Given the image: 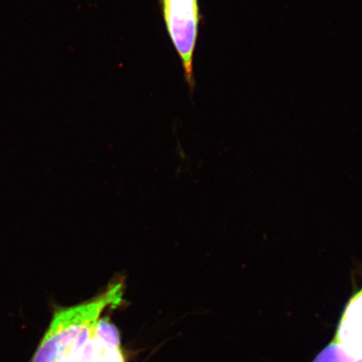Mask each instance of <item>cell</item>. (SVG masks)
Segmentation results:
<instances>
[{
  "label": "cell",
  "mask_w": 362,
  "mask_h": 362,
  "mask_svg": "<svg viewBox=\"0 0 362 362\" xmlns=\"http://www.w3.org/2000/svg\"><path fill=\"white\" fill-rule=\"evenodd\" d=\"M124 289L123 281H115L92 300L56 310L31 362H71L79 348L81 332L98 322L107 307L119 306Z\"/></svg>",
  "instance_id": "1"
},
{
  "label": "cell",
  "mask_w": 362,
  "mask_h": 362,
  "mask_svg": "<svg viewBox=\"0 0 362 362\" xmlns=\"http://www.w3.org/2000/svg\"><path fill=\"white\" fill-rule=\"evenodd\" d=\"M167 31L180 57L185 81L194 88L193 61L202 20L198 0H160Z\"/></svg>",
  "instance_id": "2"
},
{
  "label": "cell",
  "mask_w": 362,
  "mask_h": 362,
  "mask_svg": "<svg viewBox=\"0 0 362 362\" xmlns=\"http://www.w3.org/2000/svg\"><path fill=\"white\" fill-rule=\"evenodd\" d=\"M333 341L362 362V288L348 301Z\"/></svg>",
  "instance_id": "3"
},
{
  "label": "cell",
  "mask_w": 362,
  "mask_h": 362,
  "mask_svg": "<svg viewBox=\"0 0 362 362\" xmlns=\"http://www.w3.org/2000/svg\"><path fill=\"white\" fill-rule=\"evenodd\" d=\"M95 336L100 339L106 347L121 349L119 330L107 317L98 320L95 328Z\"/></svg>",
  "instance_id": "4"
},
{
  "label": "cell",
  "mask_w": 362,
  "mask_h": 362,
  "mask_svg": "<svg viewBox=\"0 0 362 362\" xmlns=\"http://www.w3.org/2000/svg\"><path fill=\"white\" fill-rule=\"evenodd\" d=\"M105 348L94 332L92 337L74 353L71 362H98Z\"/></svg>",
  "instance_id": "5"
},
{
  "label": "cell",
  "mask_w": 362,
  "mask_h": 362,
  "mask_svg": "<svg viewBox=\"0 0 362 362\" xmlns=\"http://www.w3.org/2000/svg\"><path fill=\"white\" fill-rule=\"evenodd\" d=\"M312 362H360L343 349L336 341L329 343Z\"/></svg>",
  "instance_id": "6"
},
{
  "label": "cell",
  "mask_w": 362,
  "mask_h": 362,
  "mask_svg": "<svg viewBox=\"0 0 362 362\" xmlns=\"http://www.w3.org/2000/svg\"><path fill=\"white\" fill-rule=\"evenodd\" d=\"M98 362H125V361L121 349L106 347Z\"/></svg>",
  "instance_id": "7"
}]
</instances>
